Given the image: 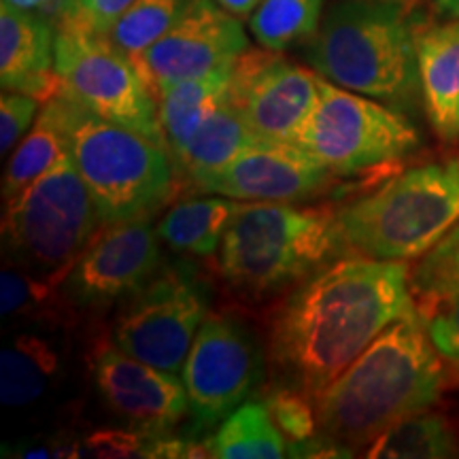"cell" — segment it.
<instances>
[{"label": "cell", "mask_w": 459, "mask_h": 459, "mask_svg": "<svg viewBox=\"0 0 459 459\" xmlns=\"http://www.w3.org/2000/svg\"><path fill=\"white\" fill-rule=\"evenodd\" d=\"M417 313L409 264L338 257L273 315L268 351L279 385L317 398L383 330Z\"/></svg>", "instance_id": "1"}, {"label": "cell", "mask_w": 459, "mask_h": 459, "mask_svg": "<svg viewBox=\"0 0 459 459\" xmlns=\"http://www.w3.org/2000/svg\"><path fill=\"white\" fill-rule=\"evenodd\" d=\"M446 370L421 315L383 330L370 347L315 398L321 434L359 449L438 402Z\"/></svg>", "instance_id": "2"}, {"label": "cell", "mask_w": 459, "mask_h": 459, "mask_svg": "<svg viewBox=\"0 0 459 459\" xmlns=\"http://www.w3.org/2000/svg\"><path fill=\"white\" fill-rule=\"evenodd\" d=\"M411 13L400 0H338L304 57L328 82L409 111L421 99Z\"/></svg>", "instance_id": "3"}, {"label": "cell", "mask_w": 459, "mask_h": 459, "mask_svg": "<svg viewBox=\"0 0 459 459\" xmlns=\"http://www.w3.org/2000/svg\"><path fill=\"white\" fill-rule=\"evenodd\" d=\"M349 255L338 211L294 203L238 204L220 247V273L245 296L277 294Z\"/></svg>", "instance_id": "4"}, {"label": "cell", "mask_w": 459, "mask_h": 459, "mask_svg": "<svg viewBox=\"0 0 459 459\" xmlns=\"http://www.w3.org/2000/svg\"><path fill=\"white\" fill-rule=\"evenodd\" d=\"M349 254L419 260L459 223V158L409 169L338 209Z\"/></svg>", "instance_id": "5"}, {"label": "cell", "mask_w": 459, "mask_h": 459, "mask_svg": "<svg viewBox=\"0 0 459 459\" xmlns=\"http://www.w3.org/2000/svg\"><path fill=\"white\" fill-rule=\"evenodd\" d=\"M68 96V94H66ZM71 156L90 189L100 226L152 220L175 194L169 149L107 122L68 96Z\"/></svg>", "instance_id": "6"}, {"label": "cell", "mask_w": 459, "mask_h": 459, "mask_svg": "<svg viewBox=\"0 0 459 459\" xmlns=\"http://www.w3.org/2000/svg\"><path fill=\"white\" fill-rule=\"evenodd\" d=\"M99 223L90 189L68 152L4 203L3 237L17 266L65 283Z\"/></svg>", "instance_id": "7"}, {"label": "cell", "mask_w": 459, "mask_h": 459, "mask_svg": "<svg viewBox=\"0 0 459 459\" xmlns=\"http://www.w3.org/2000/svg\"><path fill=\"white\" fill-rule=\"evenodd\" d=\"M294 145L336 177H353L398 164L417 152L421 136L398 108L321 79L319 99Z\"/></svg>", "instance_id": "8"}, {"label": "cell", "mask_w": 459, "mask_h": 459, "mask_svg": "<svg viewBox=\"0 0 459 459\" xmlns=\"http://www.w3.org/2000/svg\"><path fill=\"white\" fill-rule=\"evenodd\" d=\"M56 71L62 91L107 122L141 132L166 147L158 100L139 68L108 34L82 22L57 17Z\"/></svg>", "instance_id": "9"}, {"label": "cell", "mask_w": 459, "mask_h": 459, "mask_svg": "<svg viewBox=\"0 0 459 459\" xmlns=\"http://www.w3.org/2000/svg\"><path fill=\"white\" fill-rule=\"evenodd\" d=\"M206 317V298L183 268L158 271L130 298L113 328V342L132 358L179 372Z\"/></svg>", "instance_id": "10"}, {"label": "cell", "mask_w": 459, "mask_h": 459, "mask_svg": "<svg viewBox=\"0 0 459 459\" xmlns=\"http://www.w3.org/2000/svg\"><path fill=\"white\" fill-rule=\"evenodd\" d=\"M262 377V351L251 330L230 315H206L181 368L196 426H220L255 394Z\"/></svg>", "instance_id": "11"}, {"label": "cell", "mask_w": 459, "mask_h": 459, "mask_svg": "<svg viewBox=\"0 0 459 459\" xmlns=\"http://www.w3.org/2000/svg\"><path fill=\"white\" fill-rule=\"evenodd\" d=\"M249 49L238 17L217 0H196L186 15L132 60L143 82L158 96L166 85L230 66Z\"/></svg>", "instance_id": "12"}, {"label": "cell", "mask_w": 459, "mask_h": 459, "mask_svg": "<svg viewBox=\"0 0 459 459\" xmlns=\"http://www.w3.org/2000/svg\"><path fill=\"white\" fill-rule=\"evenodd\" d=\"M336 179L294 143L257 139L223 169L194 177L189 186L247 203H302L328 194Z\"/></svg>", "instance_id": "13"}, {"label": "cell", "mask_w": 459, "mask_h": 459, "mask_svg": "<svg viewBox=\"0 0 459 459\" xmlns=\"http://www.w3.org/2000/svg\"><path fill=\"white\" fill-rule=\"evenodd\" d=\"M315 68L285 60L279 51L247 49L234 65L232 99L257 139L294 143L319 99Z\"/></svg>", "instance_id": "14"}, {"label": "cell", "mask_w": 459, "mask_h": 459, "mask_svg": "<svg viewBox=\"0 0 459 459\" xmlns=\"http://www.w3.org/2000/svg\"><path fill=\"white\" fill-rule=\"evenodd\" d=\"M158 238L152 220L102 226L66 274V296L82 308H102L134 296L160 271Z\"/></svg>", "instance_id": "15"}, {"label": "cell", "mask_w": 459, "mask_h": 459, "mask_svg": "<svg viewBox=\"0 0 459 459\" xmlns=\"http://www.w3.org/2000/svg\"><path fill=\"white\" fill-rule=\"evenodd\" d=\"M91 372L108 409L136 432L170 434L189 412L186 385L175 372L132 358L115 342L96 349Z\"/></svg>", "instance_id": "16"}, {"label": "cell", "mask_w": 459, "mask_h": 459, "mask_svg": "<svg viewBox=\"0 0 459 459\" xmlns=\"http://www.w3.org/2000/svg\"><path fill=\"white\" fill-rule=\"evenodd\" d=\"M0 83L48 102L62 91L56 71V26L43 15L0 3Z\"/></svg>", "instance_id": "17"}, {"label": "cell", "mask_w": 459, "mask_h": 459, "mask_svg": "<svg viewBox=\"0 0 459 459\" xmlns=\"http://www.w3.org/2000/svg\"><path fill=\"white\" fill-rule=\"evenodd\" d=\"M423 111L440 143L459 145V20L417 24Z\"/></svg>", "instance_id": "18"}, {"label": "cell", "mask_w": 459, "mask_h": 459, "mask_svg": "<svg viewBox=\"0 0 459 459\" xmlns=\"http://www.w3.org/2000/svg\"><path fill=\"white\" fill-rule=\"evenodd\" d=\"M234 65L166 85L156 96L160 126L170 158L232 94Z\"/></svg>", "instance_id": "19"}, {"label": "cell", "mask_w": 459, "mask_h": 459, "mask_svg": "<svg viewBox=\"0 0 459 459\" xmlns=\"http://www.w3.org/2000/svg\"><path fill=\"white\" fill-rule=\"evenodd\" d=\"M71 152V128H68V96L65 91L43 102L37 122L11 153L3 177L4 203L30 186L34 179L60 162Z\"/></svg>", "instance_id": "20"}, {"label": "cell", "mask_w": 459, "mask_h": 459, "mask_svg": "<svg viewBox=\"0 0 459 459\" xmlns=\"http://www.w3.org/2000/svg\"><path fill=\"white\" fill-rule=\"evenodd\" d=\"M255 141L257 136L247 126L243 113L230 94L228 100L200 126L196 134L179 152L172 153V164L189 183L194 177L223 169Z\"/></svg>", "instance_id": "21"}, {"label": "cell", "mask_w": 459, "mask_h": 459, "mask_svg": "<svg viewBox=\"0 0 459 459\" xmlns=\"http://www.w3.org/2000/svg\"><path fill=\"white\" fill-rule=\"evenodd\" d=\"M237 211L238 203L226 196L187 198L166 211L156 230L170 249L209 257L220 251Z\"/></svg>", "instance_id": "22"}, {"label": "cell", "mask_w": 459, "mask_h": 459, "mask_svg": "<svg viewBox=\"0 0 459 459\" xmlns=\"http://www.w3.org/2000/svg\"><path fill=\"white\" fill-rule=\"evenodd\" d=\"M60 370V355L48 341L22 334L0 353V400L7 406L32 404L48 392Z\"/></svg>", "instance_id": "23"}, {"label": "cell", "mask_w": 459, "mask_h": 459, "mask_svg": "<svg viewBox=\"0 0 459 459\" xmlns=\"http://www.w3.org/2000/svg\"><path fill=\"white\" fill-rule=\"evenodd\" d=\"M211 449L217 459H277L287 457V440L266 404L247 402L217 426Z\"/></svg>", "instance_id": "24"}, {"label": "cell", "mask_w": 459, "mask_h": 459, "mask_svg": "<svg viewBox=\"0 0 459 459\" xmlns=\"http://www.w3.org/2000/svg\"><path fill=\"white\" fill-rule=\"evenodd\" d=\"M457 434L443 415L415 412L387 428L375 443L366 446V455L375 459H434L457 453Z\"/></svg>", "instance_id": "25"}, {"label": "cell", "mask_w": 459, "mask_h": 459, "mask_svg": "<svg viewBox=\"0 0 459 459\" xmlns=\"http://www.w3.org/2000/svg\"><path fill=\"white\" fill-rule=\"evenodd\" d=\"M324 0H260L249 28L268 51H285L308 43L321 24Z\"/></svg>", "instance_id": "26"}, {"label": "cell", "mask_w": 459, "mask_h": 459, "mask_svg": "<svg viewBox=\"0 0 459 459\" xmlns=\"http://www.w3.org/2000/svg\"><path fill=\"white\" fill-rule=\"evenodd\" d=\"M194 3L196 0H134L108 30V39L136 60L162 39Z\"/></svg>", "instance_id": "27"}, {"label": "cell", "mask_w": 459, "mask_h": 459, "mask_svg": "<svg viewBox=\"0 0 459 459\" xmlns=\"http://www.w3.org/2000/svg\"><path fill=\"white\" fill-rule=\"evenodd\" d=\"M411 291L421 317L459 296V223L411 271Z\"/></svg>", "instance_id": "28"}, {"label": "cell", "mask_w": 459, "mask_h": 459, "mask_svg": "<svg viewBox=\"0 0 459 459\" xmlns=\"http://www.w3.org/2000/svg\"><path fill=\"white\" fill-rule=\"evenodd\" d=\"M56 281L37 277L28 271H17L15 266H4L0 274V311L9 315H48L54 308Z\"/></svg>", "instance_id": "29"}, {"label": "cell", "mask_w": 459, "mask_h": 459, "mask_svg": "<svg viewBox=\"0 0 459 459\" xmlns=\"http://www.w3.org/2000/svg\"><path fill=\"white\" fill-rule=\"evenodd\" d=\"M264 404L287 443H300V440L313 438L317 432V409L311 395L298 392L294 387L277 385L266 394Z\"/></svg>", "instance_id": "30"}, {"label": "cell", "mask_w": 459, "mask_h": 459, "mask_svg": "<svg viewBox=\"0 0 459 459\" xmlns=\"http://www.w3.org/2000/svg\"><path fill=\"white\" fill-rule=\"evenodd\" d=\"M423 319L436 351L443 358L446 377L459 381V296L438 304Z\"/></svg>", "instance_id": "31"}, {"label": "cell", "mask_w": 459, "mask_h": 459, "mask_svg": "<svg viewBox=\"0 0 459 459\" xmlns=\"http://www.w3.org/2000/svg\"><path fill=\"white\" fill-rule=\"evenodd\" d=\"M41 100L22 91L4 90L0 99V153L7 158L20 141L28 134L32 124L37 122V108Z\"/></svg>", "instance_id": "32"}, {"label": "cell", "mask_w": 459, "mask_h": 459, "mask_svg": "<svg viewBox=\"0 0 459 459\" xmlns=\"http://www.w3.org/2000/svg\"><path fill=\"white\" fill-rule=\"evenodd\" d=\"M134 0H62L57 17L82 22L91 30L108 34L115 22Z\"/></svg>", "instance_id": "33"}, {"label": "cell", "mask_w": 459, "mask_h": 459, "mask_svg": "<svg viewBox=\"0 0 459 459\" xmlns=\"http://www.w3.org/2000/svg\"><path fill=\"white\" fill-rule=\"evenodd\" d=\"M149 438L152 436L136 432V429H94L85 436L83 451H88L94 457H143Z\"/></svg>", "instance_id": "34"}, {"label": "cell", "mask_w": 459, "mask_h": 459, "mask_svg": "<svg viewBox=\"0 0 459 459\" xmlns=\"http://www.w3.org/2000/svg\"><path fill=\"white\" fill-rule=\"evenodd\" d=\"M217 3L237 17H247L254 13L257 4H260V0H217Z\"/></svg>", "instance_id": "35"}, {"label": "cell", "mask_w": 459, "mask_h": 459, "mask_svg": "<svg viewBox=\"0 0 459 459\" xmlns=\"http://www.w3.org/2000/svg\"><path fill=\"white\" fill-rule=\"evenodd\" d=\"M434 9L445 20H459V0H434Z\"/></svg>", "instance_id": "36"}, {"label": "cell", "mask_w": 459, "mask_h": 459, "mask_svg": "<svg viewBox=\"0 0 459 459\" xmlns=\"http://www.w3.org/2000/svg\"><path fill=\"white\" fill-rule=\"evenodd\" d=\"M7 3L15 4V7H20V9L34 11V9H39V7H45V4L54 3V0H7Z\"/></svg>", "instance_id": "37"}, {"label": "cell", "mask_w": 459, "mask_h": 459, "mask_svg": "<svg viewBox=\"0 0 459 459\" xmlns=\"http://www.w3.org/2000/svg\"><path fill=\"white\" fill-rule=\"evenodd\" d=\"M400 3L404 4L406 9H411V11H412V9H417L419 4H423V3H426V0H400Z\"/></svg>", "instance_id": "38"}]
</instances>
